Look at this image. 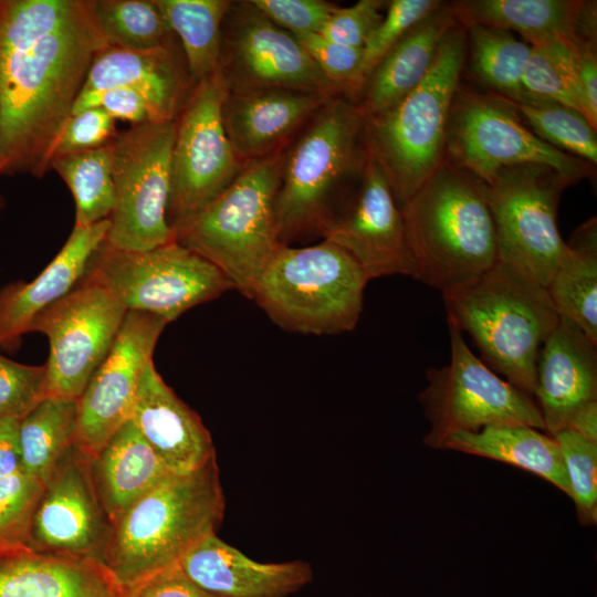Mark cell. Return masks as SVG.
Wrapping results in <instances>:
<instances>
[{
	"label": "cell",
	"mask_w": 597,
	"mask_h": 597,
	"mask_svg": "<svg viewBox=\"0 0 597 597\" xmlns=\"http://www.w3.org/2000/svg\"><path fill=\"white\" fill-rule=\"evenodd\" d=\"M573 182L551 167H506L484 184L498 261L547 286L566 249L557 226L563 191Z\"/></svg>",
	"instance_id": "obj_11"
},
{
	"label": "cell",
	"mask_w": 597,
	"mask_h": 597,
	"mask_svg": "<svg viewBox=\"0 0 597 597\" xmlns=\"http://www.w3.org/2000/svg\"><path fill=\"white\" fill-rule=\"evenodd\" d=\"M92 107L102 108L115 121L127 122L130 126L158 123L146 100L136 91L127 87L80 94L72 114Z\"/></svg>",
	"instance_id": "obj_47"
},
{
	"label": "cell",
	"mask_w": 597,
	"mask_h": 597,
	"mask_svg": "<svg viewBox=\"0 0 597 597\" xmlns=\"http://www.w3.org/2000/svg\"><path fill=\"white\" fill-rule=\"evenodd\" d=\"M442 4L440 0H391L381 21L362 49L360 88L364 81L386 53L417 23Z\"/></svg>",
	"instance_id": "obj_41"
},
{
	"label": "cell",
	"mask_w": 597,
	"mask_h": 597,
	"mask_svg": "<svg viewBox=\"0 0 597 597\" xmlns=\"http://www.w3.org/2000/svg\"><path fill=\"white\" fill-rule=\"evenodd\" d=\"M167 324L157 315L127 311L106 358L78 398L76 444L88 458L129 420L142 375Z\"/></svg>",
	"instance_id": "obj_17"
},
{
	"label": "cell",
	"mask_w": 597,
	"mask_h": 597,
	"mask_svg": "<svg viewBox=\"0 0 597 597\" xmlns=\"http://www.w3.org/2000/svg\"><path fill=\"white\" fill-rule=\"evenodd\" d=\"M179 41L188 72L197 84L218 71L221 32L229 0H154Z\"/></svg>",
	"instance_id": "obj_32"
},
{
	"label": "cell",
	"mask_w": 597,
	"mask_h": 597,
	"mask_svg": "<svg viewBox=\"0 0 597 597\" xmlns=\"http://www.w3.org/2000/svg\"><path fill=\"white\" fill-rule=\"evenodd\" d=\"M442 300L448 323L471 336L482 362L533 397L540 350L559 321L546 287L498 261Z\"/></svg>",
	"instance_id": "obj_3"
},
{
	"label": "cell",
	"mask_w": 597,
	"mask_h": 597,
	"mask_svg": "<svg viewBox=\"0 0 597 597\" xmlns=\"http://www.w3.org/2000/svg\"><path fill=\"white\" fill-rule=\"evenodd\" d=\"M441 449L512 464L546 480L570 496L558 443L554 437L536 428L496 425L457 432L444 441Z\"/></svg>",
	"instance_id": "obj_29"
},
{
	"label": "cell",
	"mask_w": 597,
	"mask_h": 597,
	"mask_svg": "<svg viewBox=\"0 0 597 597\" xmlns=\"http://www.w3.org/2000/svg\"><path fill=\"white\" fill-rule=\"evenodd\" d=\"M126 597H214L197 586L179 565L163 569L126 589Z\"/></svg>",
	"instance_id": "obj_48"
},
{
	"label": "cell",
	"mask_w": 597,
	"mask_h": 597,
	"mask_svg": "<svg viewBox=\"0 0 597 597\" xmlns=\"http://www.w3.org/2000/svg\"><path fill=\"white\" fill-rule=\"evenodd\" d=\"M468 54L459 22L444 38L423 80L389 108L365 117L367 151L401 207L446 158L447 127Z\"/></svg>",
	"instance_id": "obj_6"
},
{
	"label": "cell",
	"mask_w": 597,
	"mask_h": 597,
	"mask_svg": "<svg viewBox=\"0 0 597 597\" xmlns=\"http://www.w3.org/2000/svg\"><path fill=\"white\" fill-rule=\"evenodd\" d=\"M90 474L112 526L143 495L171 473L130 420L94 457Z\"/></svg>",
	"instance_id": "obj_28"
},
{
	"label": "cell",
	"mask_w": 597,
	"mask_h": 597,
	"mask_svg": "<svg viewBox=\"0 0 597 597\" xmlns=\"http://www.w3.org/2000/svg\"><path fill=\"white\" fill-rule=\"evenodd\" d=\"M596 345L574 322L559 317L540 350L533 398L552 437L567 428L577 409L597 400Z\"/></svg>",
	"instance_id": "obj_22"
},
{
	"label": "cell",
	"mask_w": 597,
	"mask_h": 597,
	"mask_svg": "<svg viewBox=\"0 0 597 597\" xmlns=\"http://www.w3.org/2000/svg\"><path fill=\"white\" fill-rule=\"evenodd\" d=\"M78 399L45 397L19 421L22 472L45 481L76 442Z\"/></svg>",
	"instance_id": "obj_33"
},
{
	"label": "cell",
	"mask_w": 597,
	"mask_h": 597,
	"mask_svg": "<svg viewBox=\"0 0 597 597\" xmlns=\"http://www.w3.org/2000/svg\"><path fill=\"white\" fill-rule=\"evenodd\" d=\"M559 317L574 322L597 344V232L590 219L573 234L548 285Z\"/></svg>",
	"instance_id": "obj_31"
},
{
	"label": "cell",
	"mask_w": 597,
	"mask_h": 597,
	"mask_svg": "<svg viewBox=\"0 0 597 597\" xmlns=\"http://www.w3.org/2000/svg\"><path fill=\"white\" fill-rule=\"evenodd\" d=\"M322 74L338 90L354 98L360 90L362 49L326 39L320 33L296 38Z\"/></svg>",
	"instance_id": "obj_43"
},
{
	"label": "cell",
	"mask_w": 597,
	"mask_h": 597,
	"mask_svg": "<svg viewBox=\"0 0 597 597\" xmlns=\"http://www.w3.org/2000/svg\"><path fill=\"white\" fill-rule=\"evenodd\" d=\"M333 95L281 88L228 91L223 123L242 164L285 148L307 121Z\"/></svg>",
	"instance_id": "obj_20"
},
{
	"label": "cell",
	"mask_w": 597,
	"mask_h": 597,
	"mask_svg": "<svg viewBox=\"0 0 597 597\" xmlns=\"http://www.w3.org/2000/svg\"><path fill=\"white\" fill-rule=\"evenodd\" d=\"M381 0H359L349 7H337L320 34L326 39L353 48L363 49L373 30L381 21Z\"/></svg>",
	"instance_id": "obj_46"
},
{
	"label": "cell",
	"mask_w": 597,
	"mask_h": 597,
	"mask_svg": "<svg viewBox=\"0 0 597 597\" xmlns=\"http://www.w3.org/2000/svg\"><path fill=\"white\" fill-rule=\"evenodd\" d=\"M459 23L450 2L417 23L368 74L355 97L364 117L389 108L431 69L446 35Z\"/></svg>",
	"instance_id": "obj_27"
},
{
	"label": "cell",
	"mask_w": 597,
	"mask_h": 597,
	"mask_svg": "<svg viewBox=\"0 0 597 597\" xmlns=\"http://www.w3.org/2000/svg\"><path fill=\"white\" fill-rule=\"evenodd\" d=\"M227 87L216 72L197 83L175 118L169 224L217 197L243 165L226 132Z\"/></svg>",
	"instance_id": "obj_14"
},
{
	"label": "cell",
	"mask_w": 597,
	"mask_h": 597,
	"mask_svg": "<svg viewBox=\"0 0 597 597\" xmlns=\"http://www.w3.org/2000/svg\"><path fill=\"white\" fill-rule=\"evenodd\" d=\"M45 397L44 365H24L0 354V419L21 420Z\"/></svg>",
	"instance_id": "obj_42"
},
{
	"label": "cell",
	"mask_w": 597,
	"mask_h": 597,
	"mask_svg": "<svg viewBox=\"0 0 597 597\" xmlns=\"http://www.w3.org/2000/svg\"><path fill=\"white\" fill-rule=\"evenodd\" d=\"M0 597H126V588L94 558L0 549Z\"/></svg>",
	"instance_id": "obj_26"
},
{
	"label": "cell",
	"mask_w": 597,
	"mask_h": 597,
	"mask_svg": "<svg viewBox=\"0 0 597 597\" xmlns=\"http://www.w3.org/2000/svg\"><path fill=\"white\" fill-rule=\"evenodd\" d=\"M365 117L347 93L331 96L284 148L275 214L281 241L329 218L334 195L357 181L367 149Z\"/></svg>",
	"instance_id": "obj_7"
},
{
	"label": "cell",
	"mask_w": 597,
	"mask_h": 597,
	"mask_svg": "<svg viewBox=\"0 0 597 597\" xmlns=\"http://www.w3.org/2000/svg\"><path fill=\"white\" fill-rule=\"evenodd\" d=\"M19 419H0V476L22 471Z\"/></svg>",
	"instance_id": "obj_50"
},
{
	"label": "cell",
	"mask_w": 597,
	"mask_h": 597,
	"mask_svg": "<svg viewBox=\"0 0 597 597\" xmlns=\"http://www.w3.org/2000/svg\"><path fill=\"white\" fill-rule=\"evenodd\" d=\"M0 175H1V166H0ZM2 203H3V201H2V199H1V197H0V210H1V208H2Z\"/></svg>",
	"instance_id": "obj_52"
},
{
	"label": "cell",
	"mask_w": 597,
	"mask_h": 597,
	"mask_svg": "<svg viewBox=\"0 0 597 597\" xmlns=\"http://www.w3.org/2000/svg\"><path fill=\"white\" fill-rule=\"evenodd\" d=\"M446 158L483 184L503 168L525 164L551 167L573 184L593 174L591 164L538 138L501 96L461 86L449 115Z\"/></svg>",
	"instance_id": "obj_13"
},
{
	"label": "cell",
	"mask_w": 597,
	"mask_h": 597,
	"mask_svg": "<svg viewBox=\"0 0 597 597\" xmlns=\"http://www.w3.org/2000/svg\"><path fill=\"white\" fill-rule=\"evenodd\" d=\"M583 0H460L450 2L463 27L517 32L528 44L563 36L575 42ZM576 43V42H575Z\"/></svg>",
	"instance_id": "obj_30"
},
{
	"label": "cell",
	"mask_w": 597,
	"mask_h": 597,
	"mask_svg": "<svg viewBox=\"0 0 597 597\" xmlns=\"http://www.w3.org/2000/svg\"><path fill=\"white\" fill-rule=\"evenodd\" d=\"M109 220L73 228L54 259L31 282L17 281L0 291V346L12 348L31 321L70 293L84 276L94 252L106 240Z\"/></svg>",
	"instance_id": "obj_25"
},
{
	"label": "cell",
	"mask_w": 597,
	"mask_h": 597,
	"mask_svg": "<svg viewBox=\"0 0 597 597\" xmlns=\"http://www.w3.org/2000/svg\"><path fill=\"white\" fill-rule=\"evenodd\" d=\"M43 486V481L22 471L0 476V549L27 546Z\"/></svg>",
	"instance_id": "obj_40"
},
{
	"label": "cell",
	"mask_w": 597,
	"mask_h": 597,
	"mask_svg": "<svg viewBox=\"0 0 597 597\" xmlns=\"http://www.w3.org/2000/svg\"><path fill=\"white\" fill-rule=\"evenodd\" d=\"M522 72L527 94L580 112L578 100V46L563 36L535 42Z\"/></svg>",
	"instance_id": "obj_36"
},
{
	"label": "cell",
	"mask_w": 597,
	"mask_h": 597,
	"mask_svg": "<svg viewBox=\"0 0 597 597\" xmlns=\"http://www.w3.org/2000/svg\"><path fill=\"white\" fill-rule=\"evenodd\" d=\"M578 100L580 112L597 128V55L596 46H578Z\"/></svg>",
	"instance_id": "obj_49"
},
{
	"label": "cell",
	"mask_w": 597,
	"mask_h": 597,
	"mask_svg": "<svg viewBox=\"0 0 597 597\" xmlns=\"http://www.w3.org/2000/svg\"><path fill=\"white\" fill-rule=\"evenodd\" d=\"M565 467L570 498L584 525L597 521V444L566 428L554 436Z\"/></svg>",
	"instance_id": "obj_39"
},
{
	"label": "cell",
	"mask_w": 597,
	"mask_h": 597,
	"mask_svg": "<svg viewBox=\"0 0 597 597\" xmlns=\"http://www.w3.org/2000/svg\"><path fill=\"white\" fill-rule=\"evenodd\" d=\"M178 565L197 586L214 597H286L313 577L307 563H260L216 533L189 549Z\"/></svg>",
	"instance_id": "obj_24"
},
{
	"label": "cell",
	"mask_w": 597,
	"mask_h": 597,
	"mask_svg": "<svg viewBox=\"0 0 597 597\" xmlns=\"http://www.w3.org/2000/svg\"><path fill=\"white\" fill-rule=\"evenodd\" d=\"M283 153L245 163L217 197L170 223L176 242L216 265L251 300L283 244L275 214Z\"/></svg>",
	"instance_id": "obj_5"
},
{
	"label": "cell",
	"mask_w": 597,
	"mask_h": 597,
	"mask_svg": "<svg viewBox=\"0 0 597 597\" xmlns=\"http://www.w3.org/2000/svg\"><path fill=\"white\" fill-rule=\"evenodd\" d=\"M224 513L217 457L188 474H170L112 526L104 564L127 589L171 566L216 533Z\"/></svg>",
	"instance_id": "obj_4"
},
{
	"label": "cell",
	"mask_w": 597,
	"mask_h": 597,
	"mask_svg": "<svg viewBox=\"0 0 597 597\" xmlns=\"http://www.w3.org/2000/svg\"><path fill=\"white\" fill-rule=\"evenodd\" d=\"M195 85L176 40L149 50L106 46L95 56L80 94L115 87L134 90L159 123L175 121Z\"/></svg>",
	"instance_id": "obj_23"
},
{
	"label": "cell",
	"mask_w": 597,
	"mask_h": 597,
	"mask_svg": "<svg viewBox=\"0 0 597 597\" xmlns=\"http://www.w3.org/2000/svg\"><path fill=\"white\" fill-rule=\"evenodd\" d=\"M449 335L451 360L427 369L428 385L419 395L430 423L423 443L441 449L457 432L496 425H524L545 431L535 399L490 369L451 323Z\"/></svg>",
	"instance_id": "obj_10"
},
{
	"label": "cell",
	"mask_w": 597,
	"mask_h": 597,
	"mask_svg": "<svg viewBox=\"0 0 597 597\" xmlns=\"http://www.w3.org/2000/svg\"><path fill=\"white\" fill-rule=\"evenodd\" d=\"M227 91L281 87L344 93L316 66L302 43L250 1H231L221 32L218 71Z\"/></svg>",
	"instance_id": "obj_16"
},
{
	"label": "cell",
	"mask_w": 597,
	"mask_h": 597,
	"mask_svg": "<svg viewBox=\"0 0 597 597\" xmlns=\"http://www.w3.org/2000/svg\"><path fill=\"white\" fill-rule=\"evenodd\" d=\"M412 276L446 292L498 262L484 184L444 158L400 207Z\"/></svg>",
	"instance_id": "obj_2"
},
{
	"label": "cell",
	"mask_w": 597,
	"mask_h": 597,
	"mask_svg": "<svg viewBox=\"0 0 597 597\" xmlns=\"http://www.w3.org/2000/svg\"><path fill=\"white\" fill-rule=\"evenodd\" d=\"M93 0H0L1 175L50 170L95 56Z\"/></svg>",
	"instance_id": "obj_1"
},
{
	"label": "cell",
	"mask_w": 597,
	"mask_h": 597,
	"mask_svg": "<svg viewBox=\"0 0 597 597\" xmlns=\"http://www.w3.org/2000/svg\"><path fill=\"white\" fill-rule=\"evenodd\" d=\"M117 133L116 121L102 108L92 107L74 113L56 140L52 159L105 146Z\"/></svg>",
	"instance_id": "obj_44"
},
{
	"label": "cell",
	"mask_w": 597,
	"mask_h": 597,
	"mask_svg": "<svg viewBox=\"0 0 597 597\" xmlns=\"http://www.w3.org/2000/svg\"><path fill=\"white\" fill-rule=\"evenodd\" d=\"M368 277L339 247L282 244L263 271L252 300L281 327L329 335L354 329Z\"/></svg>",
	"instance_id": "obj_8"
},
{
	"label": "cell",
	"mask_w": 597,
	"mask_h": 597,
	"mask_svg": "<svg viewBox=\"0 0 597 597\" xmlns=\"http://www.w3.org/2000/svg\"><path fill=\"white\" fill-rule=\"evenodd\" d=\"M318 231L325 241L350 255L368 280L412 276L401 209L381 168L368 151L346 208L332 216Z\"/></svg>",
	"instance_id": "obj_19"
},
{
	"label": "cell",
	"mask_w": 597,
	"mask_h": 597,
	"mask_svg": "<svg viewBox=\"0 0 597 597\" xmlns=\"http://www.w3.org/2000/svg\"><path fill=\"white\" fill-rule=\"evenodd\" d=\"M127 311L105 289L81 280L57 302L40 312L28 333L45 335L46 397L78 399L106 358Z\"/></svg>",
	"instance_id": "obj_15"
},
{
	"label": "cell",
	"mask_w": 597,
	"mask_h": 597,
	"mask_svg": "<svg viewBox=\"0 0 597 597\" xmlns=\"http://www.w3.org/2000/svg\"><path fill=\"white\" fill-rule=\"evenodd\" d=\"M175 121L145 123L112 139L115 206L105 242L146 251L175 241L167 219Z\"/></svg>",
	"instance_id": "obj_12"
},
{
	"label": "cell",
	"mask_w": 597,
	"mask_h": 597,
	"mask_svg": "<svg viewBox=\"0 0 597 597\" xmlns=\"http://www.w3.org/2000/svg\"><path fill=\"white\" fill-rule=\"evenodd\" d=\"M81 280L105 289L126 311L154 314L168 323L234 289L216 265L176 241L146 251L103 242Z\"/></svg>",
	"instance_id": "obj_9"
},
{
	"label": "cell",
	"mask_w": 597,
	"mask_h": 597,
	"mask_svg": "<svg viewBox=\"0 0 597 597\" xmlns=\"http://www.w3.org/2000/svg\"><path fill=\"white\" fill-rule=\"evenodd\" d=\"M506 102L543 142L591 165L597 163L596 129L582 113L545 98L532 104Z\"/></svg>",
	"instance_id": "obj_38"
},
{
	"label": "cell",
	"mask_w": 597,
	"mask_h": 597,
	"mask_svg": "<svg viewBox=\"0 0 597 597\" xmlns=\"http://www.w3.org/2000/svg\"><path fill=\"white\" fill-rule=\"evenodd\" d=\"M272 22L295 38L320 33L338 7L324 0H251Z\"/></svg>",
	"instance_id": "obj_45"
},
{
	"label": "cell",
	"mask_w": 597,
	"mask_h": 597,
	"mask_svg": "<svg viewBox=\"0 0 597 597\" xmlns=\"http://www.w3.org/2000/svg\"><path fill=\"white\" fill-rule=\"evenodd\" d=\"M473 76L493 94L516 104L542 100L531 96L522 85V72L531 45L512 32L483 25L464 27Z\"/></svg>",
	"instance_id": "obj_34"
},
{
	"label": "cell",
	"mask_w": 597,
	"mask_h": 597,
	"mask_svg": "<svg viewBox=\"0 0 597 597\" xmlns=\"http://www.w3.org/2000/svg\"><path fill=\"white\" fill-rule=\"evenodd\" d=\"M112 142V140H111ZM111 142L100 148L54 157L53 169L69 187L75 203V227L109 218L115 206Z\"/></svg>",
	"instance_id": "obj_35"
},
{
	"label": "cell",
	"mask_w": 597,
	"mask_h": 597,
	"mask_svg": "<svg viewBox=\"0 0 597 597\" xmlns=\"http://www.w3.org/2000/svg\"><path fill=\"white\" fill-rule=\"evenodd\" d=\"M107 46L149 50L177 40L154 0H93Z\"/></svg>",
	"instance_id": "obj_37"
},
{
	"label": "cell",
	"mask_w": 597,
	"mask_h": 597,
	"mask_svg": "<svg viewBox=\"0 0 597 597\" xmlns=\"http://www.w3.org/2000/svg\"><path fill=\"white\" fill-rule=\"evenodd\" d=\"M567 428L597 444V400L587 402L577 409Z\"/></svg>",
	"instance_id": "obj_51"
},
{
	"label": "cell",
	"mask_w": 597,
	"mask_h": 597,
	"mask_svg": "<svg viewBox=\"0 0 597 597\" xmlns=\"http://www.w3.org/2000/svg\"><path fill=\"white\" fill-rule=\"evenodd\" d=\"M88 463L75 442L55 464L32 517L29 548L103 562L112 524L94 490Z\"/></svg>",
	"instance_id": "obj_18"
},
{
	"label": "cell",
	"mask_w": 597,
	"mask_h": 597,
	"mask_svg": "<svg viewBox=\"0 0 597 597\" xmlns=\"http://www.w3.org/2000/svg\"><path fill=\"white\" fill-rule=\"evenodd\" d=\"M129 420L174 474H188L216 457L209 430L164 381L150 360L142 375Z\"/></svg>",
	"instance_id": "obj_21"
}]
</instances>
